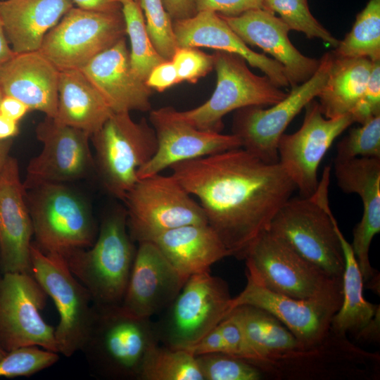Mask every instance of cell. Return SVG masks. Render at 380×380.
<instances>
[{
    "mask_svg": "<svg viewBox=\"0 0 380 380\" xmlns=\"http://www.w3.org/2000/svg\"><path fill=\"white\" fill-rule=\"evenodd\" d=\"M169 168L198 199L207 224L239 259L296 189L279 163H265L241 147Z\"/></svg>",
    "mask_w": 380,
    "mask_h": 380,
    "instance_id": "cell-1",
    "label": "cell"
},
{
    "mask_svg": "<svg viewBox=\"0 0 380 380\" xmlns=\"http://www.w3.org/2000/svg\"><path fill=\"white\" fill-rule=\"evenodd\" d=\"M329 179L330 167H326L314 194L290 198L267 231L329 277L342 281L345 259L329 203Z\"/></svg>",
    "mask_w": 380,
    "mask_h": 380,
    "instance_id": "cell-2",
    "label": "cell"
},
{
    "mask_svg": "<svg viewBox=\"0 0 380 380\" xmlns=\"http://www.w3.org/2000/svg\"><path fill=\"white\" fill-rule=\"evenodd\" d=\"M160 343L156 322L134 316L120 305H94L80 349L91 374L108 380H139L147 350Z\"/></svg>",
    "mask_w": 380,
    "mask_h": 380,
    "instance_id": "cell-3",
    "label": "cell"
},
{
    "mask_svg": "<svg viewBox=\"0 0 380 380\" xmlns=\"http://www.w3.org/2000/svg\"><path fill=\"white\" fill-rule=\"evenodd\" d=\"M127 229L126 210L115 209L103 219L91 246L62 255L96 306L122 301L137 251Z\"/></svg>",
    "mask_w": 380,
    "mask_h": 380,
    "instance_id": "cell-4",
    "label": "cell"
},
{
    "mask_svg": "<svg viewBox=\"0 0 380 380\" xmlns=\"http://www.w3.org/2000/svg\"><path fill=\"white\" fill-rule=\"evenodd\" d=\"M90 139L103 186L111 196L124 201L139 180L138 170L156 152L154 129L144 118L134 121L129 113H114Z\"/></svg>",
    "mask_w": 380,
    "mask_h": 380,
    "instance_id": "cell-5",
    "label": "cell"
},
{
    "mask_svg": "<svg viewBox=\"0 0 380 380\" xmlns=\"http://www.w3.org/2000/svg\"><path fill=\"white\" fill-rule=\"evenodd\" d=\"M243 260L246 277L272 292L298 299L342 294V281L329 277L267 230L250 246Z\"/></svg>",
    "mask_w": 380,
    "mask_h": 380,
    "instance_id": "cell-6",
    "label": "cell"
},
{
    "mask_svg": "<svg viewBox=\"0 0 380 380\" xmlns=\"http://www.w3.org/2000/svg\"><path fill=\"white\" fill-rule=\"evenodd\" d=\"M26 191L34 243L43 251L63 255L92 246L96 227L85 201L61 183Z\"/></svg>",
    "mask_w": 380,
    "mask_h": 380,
    "instance_id": "cell-7",
    "label": "cell"
},
{
    "mask_svg": "<svg viewBox=\"0 0 380 380\" xmlns=\"http://www.w3.org/2000/svg\"><path fill=\"white\" fill-rule=\"evenodd\" d=\"M213 55L217 82L213 94L196 108L177 110L181 119L194 127L220 132L227 113L248 106H272L287 96L268 77L251 71L239 55L220 51Z\"/></svg>",
    "mask_w": 380,
    "mask_h": 380,
    "instance_id": "cell-8",
    "label": "cell"
},
{
    "mask_svg": "<svg viewBox=\"0 0 380 380\" xmlns=\"http://www.w3.org/2000/svg\"><path fill=\"white\" fill-rule=\"evenodd\" d=\"M130 237L138 243L189 224H205L204 212L172 175L139 179L125 200Z\"/></svg>",
    "mask_w": 380,
    "mask_h": 380,
    "instance_id": "cell-9",
    "label": "cell"
},
{
    "mask_svg": "<svg viewBox=\"0 0 380 380\" xmlns=\"http://www.w3.org/2000/svg\"><path fill=\"white\" fill-rule=\"evenodd\" d=\"M231 298L226 283L210 271L191 275L156 323L160 343L189 349L228 315Z\"/></svg>",
    "mask_w": 380,
    "mask_h": 380,
    "instance_id": "cell-10",
    "label": "cell"
},
{
    "mask_svg": "<svg viewBox=\"0 0 380 380\" xmlns=\"http://www.w3.org/2000/svg\"><path fill=\"white\" fill-rule=\"evenodd\" d=\"M31 272L51 298L59 315L55 328L58 353L70 357L80 351L94 311L91 296L61 254L42 251L32 242Z\"/></svg>",
    "mask_w": 380,
    "mask_h": 380,
    "instance_id": "cell-11",
    "label": "cell"
},
{
    "mask_svg": "<svg viewBox=\"0 0 380 380\" xmlns=\"http://www.w3.org/2000/svg\"><path fill=\"white\" fill-rule=\"evenodd\" d=\"M334 53H325L318 68L306 82L291 88L287 96L269 108L248 106L235 110L232 133L241 141V148L268 163L279 161L278 144L291 120L317 97L331 69Z\"/></svg>",
    "mask_w": 380,
    "mask_h": 380,
    "instance_id": "cell-12",
    "label": "cell"
},
{
    "mask_svg": "<svg viewBox=\"0 0 380 380\" xmlns=\"http://www.w3.org/2000/svg\"><path fill=\"white\" fill-rule=\"evenodd\" d=\"M126 34L122 10L100 12L72 7L47 32L39 51L59 71L80 70Z\"/></svg>",
    "mask_w": 380,
    "mask_h": 380,
    "instance_id": "cell-13",
    "label": "cell"
},
{
    "mask_svg": "<svg viewBox=\"0 0 380 380\" xmlns=\"http://www.w3.org/2000/svg\"><path fill=\"white\" fill-rule=\"evenodd\" d=\"M47 295L31 273L0 278V345L6 351L37 346L58 353L55 328L43 318Z\"/></svg>",
    "mask_w": 380,
    "mask_h": 380,
    "instance_id": "cell-14",
    "label": "cell"
},
{
    "mask_svg": "<svg viewBox=\"0 0 380 380\" xmlns=\"http://www.w3.org/2000/svg\"><path fill=\"white\" fill-rule=\"evenodd\" d=\"M300 129L284 133L278 144V163L291 179L301 197H310L319 180V165L329 147L346 128L354 122L350 113L327 118L317 101L312 100L305 107Z\"/></svg>",
    "mask_w": 380,
    "mask_h": 380,
    "instance_id": "cell-15",
    "label": "cell"
},
{
    "mask_svg": "<svg viewBox=\"0 0 380 380\" xmlns=\"http://www.w3.org/2000/svg\"><path fill=\"white\" fill-rule=\"evenodd\" d=\"M246 278L245 288L231 298L230 311L249 305L269 312L294 335L305 350L321 345L329 336L332 318L342 303V294L293 298L267 290Z\"/></svg>",
    "mask_w": 380,
    "mask_h": 380,
    "instance_id": "cell-16",
    "label": "cell"
},
{
    "mask_svg": "<svg viewBox=\"0 0 380 380\" xmlns=\"http://www.w3.org/2000/svg\"><path fill=\"white\" fill-rule=\"evenodd\" d=\"M43 147L29 162L25 190L46 183H64L82 179L95 167L85 132L46 117L36 127Z\"/></svg>",
    "mask_w": 380,
    "mask_h": 380,
    "instance_id": "cell-17",
    "label": "cell"
},
{
    "mask_svg": "<svg viewBox=\"0 0 380 380\" xmlns=\"http://www.w3.org/2000/svg\"><path fill=\"white\" fill-rule=\"evenodd\" d=\"M149 122L158 147L153 158L138 170L139 179L160 173L180 162L241 146L234 134L198 129L181 119L171 106L151 110Z\"/></svg>",
    "mask_w": 380,
    "mask_h": 380,
    "instance_id": "cell-18",
    "label": "cell"
},
{
    "mask_svg": "<svg viewBox=\"0 0 380 380\" xmlns=\"http://www.w3.org/2000/svg\"><path fill=\"white\" fill-rule=\"evenodd\" d=\"M188 278L154 243L140 242L120 306L134 316L151 318L172 304Z\"/></svg>",
    "mask_w": 380,
    "mask_h": 380,
    "instance_id": "cell-19",
    "label": "cell"
},
{
    "mask_svg": "<svg viewBox=\"0 0 380 380\" xmlns=\"http://www.w3.org/2000/svg\"><path fill=\"white\" fill-rule=\"evenodd\" d=\"M337 185L345 193L357 194L363 214L353 230L352 248L362 275L363 282L379 276L369 260L374 236L380 232V158H355L334 160Z\"/></svg>",
    "mask_w": 380,
    "mask_h": 380,
    "instance_id": "cell-20",
    "label": "cell"
},
{
    "mask_svg": "<svg viewBox=\"0 0 380 380\" xmlns=\"http://www.w3.org/2000/svg\"><path fill=\"white\" fill-rule=\"evenodd\" d=\"M17 160L9 156L0 172V260L2 274L31 273L33 228Z\"/></svg>",
    "mask_w": 380,
    "mask_h": 380,
    "instance_id": "cell-21",
    "label": "cell"
},
{
    "mask_svg": "<svg viewBox=\"0 0 380 380\" xmlns=\"http://www.w3.org/2000/svg\"><path fill=\"white\" fill-rule=\"evenodd\" d=\"M274 14L255 8L236 16L220 15L247 45L260 48L284 67L292 88L314 75L319 60L303 55L293 45L289 38L291 30Z\"/></svg>",
    "mask_w": 380,
    "mask_h": 380,
    "instance_id": "cell-22",
    "label": "cell"
},
{
    "mask_svg": "<svg viewBox=\"0 0 380 380\" xmlns=\"http://www.w3.org/2000/svg\"><path fill=\"white\" fill-rule=\"evenodd\" d=\"M114 113L151 110L153 90L134 72L125 37L80 69Z\"/></svg>",
    "mask_w": 380,
    "mask_h": 380,
    "instance_id": "cell-23",
    "label": "cell"
},
{
    "mask_svg": "<svg viewBox=\"0 0 380 380\" xmlns=\"http://www.w3.org/2000/svg\"><path fill=\"white\" fill-rule=\"evenodd\" d=\"M172 24L178 47H205L239 55L277 86H290L284 67L274 58L250 49L220 14L199 11L192 17L173 20Z\"/></svg>",
    "mask_w": 380,
    "mask_h": 380,
    "instance_id": "cell-24",
    "label": "cell"
},
{
    "mask_svg": "<svg viewBox=\"0 0 380 380\" xmlns=\"http://www.w3.org/2000/svg\"><path fill=\"white\" fill-rule=\"evenodd\" d=\"M59 70L39 51L15 53L0 66V90L30 110L54 118L58 104Z\"/></svg>",
    "mask_w": 380,
    "mask_h": 380,
    "instance_id": "cell-25",
    "label": "cell"
},
{
    "mask_svg": "<svg viewBox=\"0 0 380 380\" xmlns=\"http://www.w3.org/2000/svg\"><path fill=\"white\" fill-rule=\"evenodd\" d=\"M72 7L71 0L0 1V18L14 53L39 51L47 32Z\"/></svg>",
    "mask_w": 380,
    "mask_h": 380,
    "instance_id": "cell-26",
    "label": "cell"
},
{
    "mask_svg": "<svg viewBox=\"0 0 380 380\" xmlns=\"http://www.w3.org/2000/svg\"><path fill=\"white\" fill-rule=\"evenodd\" d=\"M184 276L210 271L221 259L231 256L220 237L208 224H189L164 232L151 241Z\"/></svg>",
    "mask_w": 380,
    "mask_h": 380,
    "instance_id": "cell-27",
    "label": "cell"
},
{
    "mask_svg": "<svg viewBox=\"0 0 380 380\" xmlns=\"http://www.w3.org/2000/svg\"><path fill=\"white\" fill-rule=\"evenodd\" d=\"M114 113L95 87L79 69L59 72L54 119L87 133L90 137Z\"/></svg>",
    "mask_w": 380,
    "mask_h": 380,
    "instance_id": "cell-28",
    "label": "cell"
},
{
    "mask_svg": "<svg viewBox=\"0 0 380 380\" xmlns=\"http://www.w3.org/2000/svg\"><path fill=\"white\" fill-rule=\"evenodd\" d=\"M228 314L241 326L255 355L254 365L258 367L289 353L305 350L280 321L262 308L242 305Z\"/></svg>",
    "mask_w": 380,
    "mask_h": 380,
    "instance_id": "cell-29",
    "label": "cell"
},
{
    "mask_svg": "<svg viewBox=\"0 0 380 380\" xmlns=\"http://www.w3.org/2000/svg\"><path fill=\"white\" fill-rule=\"evenodd\" d=\"M372 65L373 61L367 58L334 55L326 83L317 96L325 118L350 113L366 87Z\"/></svg>",
    "mask_w": 380,
    "mask_h": 380,
    "instance_id": "cell-30",
    "label": "cell"
},
{
    "mask_svg": "<svg viewBox=\"0 0 380 380\" xmlns=\"http://www.w3.org/2000/svg\"><path fill=\"white\" fill-rule=\"evenodd\" d=\"M336 231L344 255L345 267L342 277V303L332 318L331 332L342 336L346 332L357 334L373 318L379 305L365 299L363 278L352 246L343 236L338 223Z\"/></svg>",
    "mask_w": 380,
    "mask_h": 380,
    "instance_id": "cell-31",
    "label": "cell"
},
{
    "mask_svg": "<svg viewBox=\"0 0 380 380\" xmlns=\"http://www.w3.org/2000/svg\"><path fill=\"white\" fill-rule=\"evenodd\" d=\"M139 380H203L196 357L185 349L160 343L145 354Z\"/></svg>",
    "mask_w": 380,
    "mask_h": 380,
    "instance_id": "cell-32",
    "label": "cell"
},
{
    "mask_svg": "<svg viewBox=\"0 0 380 380\" xmlns=\"http://www.w3.org/2000/svg\"><path fill=\"white\" fill-rule=\"evenodd\" d=\"M340 58L380 60V0H369L356 16L353 26L333 51Z\"/></svg>",
    "mask_w": 380,
    "mask_h": 380,
    "instance_id": "cell-33",
    "label": "cell"
},
{
    "mask_svg": "<svg viewBox=\"0 0 380 380\" xmlns=\"http://www.w3.org/2000/svg\"><path fill=\"white\" fill-rule=\"evenodd\" d=\"M122 12L130 42L131 65L136 75L145 82L152 69L165 60L151 41L140 3L136 1L125 3L122 5Z\"/></svg>",
    "mask_w": 380,
    "mask_h": 380,
    "instance_id": "cell-34",
    "label": "cell"
},
{
    "mask_svg": "<svg viewBox=\"0 0 380 380\" xmlns=\"http://www.w3.org/2000/svg\"><path fill=\"white\" fill-rule=\"evenodd\" d=\"M264 8L277 13L291 30L317 38L336 48L339 42L311 13L308 0H265Z\"/></svg>",
    "mask_w": 380,
    "mask_h": 380,
    "instance_id": "cell-35",
    "label": "cell"
},
{
    "mask_svg": "<svg viewBox=\"0 0 380 380\" xmlns=\"http://www.w3.org/2000/svg\"><path fill=\"white\" fill-rule=\"evenodd\" d=\"M203 380H260L262 369L245 360L222 353L195 356Z\"/></svg>",
    "mask_w": 380,
    "mask_h": 380,
    "instance_id": "cell-36",
    "label": "cell"
},
{
    "mask_svg": "<svg viewBox=\"0 0 380 380\" xmlns=\"http://www.w3.org/2000/svg\"><path fill=\"white\" fill-rule=\"evenodd\" d=\"M58 355L37 346L14 348L0 360V378L32 376L56 363Z\"/></svg>",
    "mask_w": 380,
    "mask_h": 380,
    "instance_id": "cell-37",
    "label": "cell"
},
{
    "mask_svg": "<svg viewBox=\"0 0 380 380\" xmlns=\"http://www.w3.org/2000/svg\"><path fill=\"white\" fill-rule=\"evenodd\" d=\"M139 3L151 41L165 60H171L178 46L173 21L162 0H139Z\"/></svg>",
    "mask_w": 380,
    "mask_h": 380,
    "instance_id": "cell-38",
    "label": "cell"
},
{
    "mask_svg": "<svg viewBox=\"0 0 380 380\" xmlns=\"http://www.w3.org/2000/svg\"><path fill=\"white\" fill-rule=\"evenodd\" d=\"M380 158V114L353 128L337 145L334 160Z\"/></svg>",
    "mask_w": 380,
    "mask_h": 380,
    "instance_id": "cell-39",
    "label": "cell"
},
{
    "mask_svg": "<svg viewBox=\"0 0 380 380\" xmlns=\"http://www.w3.org/2000/svg\"><path fill=\"white\" fill-rule=\"evenodd\" d=\"M171 61L179 82L195 84L214 69V55L207 54L198 48L178 47Z\"/></svg>",
    "mask_w": 380,
    "mask_h": 380,
    "instance_id": "cell-40",
    "label": "cell"
},
{
    "mask_svg": "<svg viewBox=\"0 0 380 380\" xmlns=\"http://www.w3.org/2000/svg\"><path fill=\"white\" fill-rule=\"evenodd\" d=\"M350 114L360 124L380 114V60L373 61L366 87Z\"/></svg>",
    "mask_w": 380,
    "mask_h": 380,
    "instance_id": "cell-41",
    "label": "cell"
},
{
    "mask_svg": "<svg viewBox=\"0 0 380 380\" xmlns=\"http://www.w3.org/2000/svg\"><path fill=\"white\" fill-rule=\"evenodd\" d=\"M225 343L226 354L245 360L253 364L256 357L243 331L233 316L228 314L219 324Z\"/></svg>",
    "mask_w": 380,
    "mask_h": 380,
    "instance_id": "cell-42",
    "label": "cell"
},
{
    "mask_svg": "<svg viewBox=\"0 0 380 380\" xmlns=\"http://www.w3.org/2000/svg\"><path fill=\"white\" fill-rule=\"evenodd\" d=\"M197 12L213 11L225 16H236L247 11L264 8L265 0H194Z\"/></svg>",
    "mask_w": 380,
    "mask_h": 380,
    "instance_id": "cell-43",
    "label": "cell"
},
{
    "mask_svg": "<svg viewBox=\"0 0 380 380\" xmlns=\"http://www.w3.org/2000/svg\"><path fill=\"white\" fill-rule=\"evenodd\" d=\"M153 91L163 92L180 83L176 68L171 60H165L155 66L145 81Z\"/></svg>",
    "mask_w": 380,
    "mask_h": 380,
    "instance_id": "cell-44",
    "label": "cell"
},
{
    "mask_svg": "<svg viewBox=\"0 0 380 380\" xmlns=\"http://www.w3.org/2000/svg\"><path fill=\"white\" fill-rule=\"evenodd\" d=\"M187 350L190 351L194 356L216 353H226L225 343L219 324Z\"/></svg>",
    "mask_w": 380,
    "mask_h": 380,
    "instance_id": "cell-45",
    "label": "cell"
},
{
    "mask_svg": "<svg viewBox=\"0 0 380 380\" xmlns=\"http://www.w3.org/2000/svg\"><path fill=\"white\" fill-rule=\"evenodd\" d=\"M162 1L172 21L192 17L197 13L194 0H162Z\"/></svg>",
    "mask_w": 380,
    "mask_h": 380,
    "instance_id": "cell-46",
    "label": "cell"
},
{
    "mask_svg": "<svg viewBox=\"0 0 380 380\" xmlns=\"http://www.w3.org/2000/svg\"><path fill=\"white\" fill-rule=\"evenodd\" d=\"M30 111L29 108L19 99L11 96H2L0 113L19 122Z\"/></svg>",
    "mask_w": 380,
    "mask_h": 380,
    "instance_id": "cell-47",
    "label": "cell"
},
{
    "mask_svg": "<svg viewBox=\"0 0 380 380\" xmlns=\"http://www.w3.org/2000/svg\"><path fill=\"white\" fill-rule=\"evenodd\" d=\"M77 8L93 11L113 12L122 10L120 0H71Z\"/></svg>",
    "mask_w": 380,
    "mask_h": 380,
    "instance_id": "cell-48",
    "label": "cell"
},
{
    "mask_svg": "<svg viewBox=\"0 0 380 380\" xmlns=\"http://www.w3.org/2000/svg\"><path fill=\"white\" fill-rule=\"evenodd\" d=\"M18 122L0 113V140L11 139L19 132Z\"/></svg>",
    "mask_w": 380,
    "mask_h": 380,
    "instance_id": "cell-49",
    "label": "cell"
},
{
    "mask_svg": "<svg viewBox=\"0 0 380 380\" xmlns=\"http://www.w3.org/2000/svg\"><path fill=\"white\" fill-rule=\"evenodd\" d=\"M359 337L365 339H379V309L373 318L357 334Z\"/></svg>",
    "mask_w": 380,
    "mask_h": 380,
    "instance_id": "cell-50",
    "label": "cell"
},
{
    "mask_svg": "<svg viewBox=\"0 0 380 380\" xmlns=\"http://www.w3.org/2000/svg\"><path fill=\"white\" fill-rule=\"evenodd\" d=\"M15 54L7 39L0 18V66L10 60Z\"/></svg>",
    "mask_w": 380,
    "mask_h": 380,
    "instance_id": "cell-51",
    "label": "cell"
},
{
    "mask_svg": "<svg viewBox=\"0 0 380 380\" xmlns=\"http://www.w3.org/2000/svg\"><path fill=\"white\" fill-rule=\"evenodd\" d=\"M13 140H0V172L8 160Z\"/></svg>",
    "mask_w": 380,
    "mask_h": 380,
    "instance_id": "cell-52",
    "label": "cell"
},
{
    "mask_svg": "<svg viewBox=\"0 0 380 380\" xmlns=\"http://www.w3.org/2000/svg\"><path fill=\"white\" fill-rule=\"evenodd\" d=\"M6 351L3 348V347L0 345V360L1 358L6 354Z\"/></svg>",
    "mask_w": 380,
    "mask_h": 380,
    "instance_id": "cell-53",
    "label": "cell"
},
{
    "mask_svg": "<svg viewBox=\"0 0 380 380\" xmlns=\"http://www.w3.org/2000/svg\"><path fill=\"white\" fill-rule=\"evenodd\" d=\"M139 1V0H120V3L122 4L127 3V2H129V1Z\"/></svg>",
    "mask_w": 380,
    "mask_h": 380,
    "instance_id": "cell-54",
    "label": "cell"
},
{
    "mask_svg": "<svg viewBox=\"0 0 380 380\" xmlns=\"http://www.w3.org/2000/svg\"><path fill=\"white\" fill-rule=\"evenodd\" d=\"M2 276V272H1V260H0V278Z\"/></svg>",
    "mask_w": 380,
    "mask_h": 380,
    "instance_id": "cell-55",
    "label": "cell"
},
{
    "mask_svg": "<svg viewBox=\"0 0 380 380\" xmlns=\"http://www.w3.org/2000/svg\"><path fill=\"white\" fill-rule=\"evenodd\" d=\"M2 96H3V95H2V93H1V90H0V101H1V98H2Z\"/></svg>",
    "mask_w": 380,
    "mask_h": 380,
    "instance_id": "cell-56",
    "label": "cell"
}]
</instances>
